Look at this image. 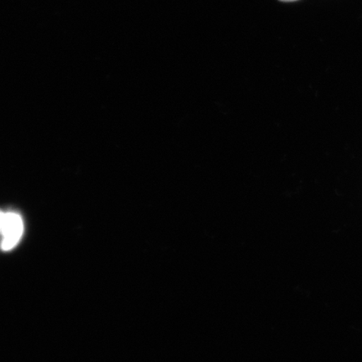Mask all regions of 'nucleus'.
I'll list each match as a JSON object with an SVG mask.
<instances>
[{
  "label": "nucleus",
  "instance_id": "f257e3e1",
  "mask_svg": "<svg viewBox=\"0 0 362 362\" xmlns=\"http://www.w3.org/2000/svg\"><path fill=\"white\" fill-rule=\"evenodd\" d=\"M24 226L19 214L15 212L6 214V218L1 230V248L4 251H10L16 247L22 237Z\"/></svg>",
  "mask_w": 362,
  "mask_h": 362
},
{
  "label": "nucleus",
  "instance_id": "f03ea898",
  "mask_svg": "<svg viewBox=\"0 0 362 362\" xmlns=\"http://www.w3.org/2000/svg\"><path fill=\"white\" fill-rule=\"evenodd\" d=\"M4 218H6V214H4V212L0 211V233H1L3 228Z\"/></svg>",
  "mask_w": 362,
  "mask_h": 362
},
{
  "label": "nucleus",
  "instance_id": "7ed1b4c3",
  "mask_svg": "<svg viewBox=\"0 0 362 362\" xmlns=\"http://www.w3.org/2000/svg\"><path fill=\"white\" fill-rule=\"evenodd\" d=\"M279 1H282V2H294V1H297V0H279Z\"/></svg>",
  "mask_w": 362,
  "mask_h": 362
}]
</instances>
